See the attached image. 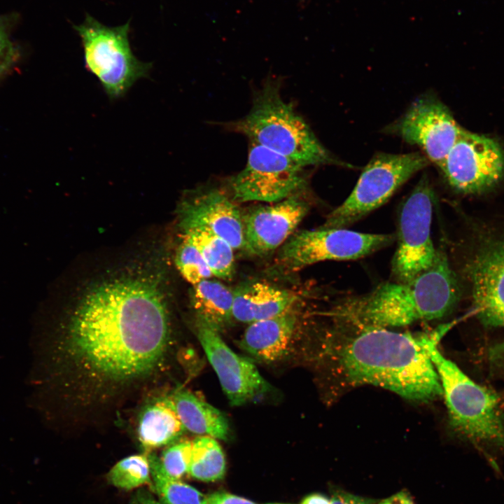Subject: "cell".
I'll return each instance as SVG.
<instances>
[{"instance_id": "obj_1", "label": "cell", "mask_w": 504, "mask_h": 504, "mask_svg": "<svg viewBox=\"0 0 504 504\" xmlns=\"http://www.w3.org/2000/svg\"><path fill=\"white\" fill-rule=\"evenodd\" d=\"M48 377L73 416L94 415L146 386L165 366L168 311L158 286L143 278L94 287L47 342Z\"/></svg>"}, {"instance_id": "obj_2", "label": "cell", "mask_w": 504, "mask_h": 504, "mask_svg": "<svg viewBox=\"0 0 504 504\" xmlns=\"http://www.w3.org/2000/svg\"><path fill=\"white\" fill-rule=\"evenodd\" d=\"M354 330L332 351L337 374L348 386H379L407 400L427 402L442 394L423 335L378 327Z\"/></svg>"}, {"instance_id": "obj_3", "label": "cell", "mask_w": 504, "mask_h": 504, "mask_svg": "<svg viewBox=\"0 0 504 504\" xmlns=\"http://www.w3.org/2000/svg\"><path fill=\"white\" fill-rule=\"evenodd\" d=\"M459 286L446 254L413 279L385 282L363 295L347 298L332 312L343 325L393 328L444 317L458 302Z\"/></svg>"}, {"instance_id": "obj_4", "label": "cell", "mask_w": 504, "mask_h": 504, "mask_svg": "<svg viewBox=\"0 0 504 504\" xmlns=\"http://www.w3.org/2000/svg\"><path fill=\"white\" fill-rule=\"evenodd\" d=\"M227 125L305 168L334 161L293 104L284 100L279 79H267L255 91L248 113Z\"/></svg>"}, {"instance_id": "obj_5", "label": "cell", "mask_w": 504, "mask_h": 504, "mask_svg": "<svg viewBox=\"0 0 504 504\" xmlns=\"http://www.w3.org/2000/svg\"><path fill=\"white\" fill-rule=\"evenodd\" d=\"M450 326L443 325L422 337L440 382L449 423L477 446L504 449V411L498 397L469 378L438 348L439 339Z\"/></svg>"}, {"instance_id": "obj_6", "label": "cell", "mask_w": 504, "mask_h": 504, "mask_svg": "<svg viewBox=\"0 0 504 504\" xmlns=\"http://www.w3.org/2000/svg\"><path fill=\"white\" fill-rule=\"evenodd\" d=\"M74 29L81 40L85 68L111 99L124 96L138 80L148 76L151 64L133 54L129 22L108 27L87 14L83 22Z\"/></svg>"}, {"instance_id": "obj_7", "label": "cell", "mask_w": 504, "mask_h": 504, "mask_svg": "<svg viewBox=\"0 0 504 504\" xmlns=\"http://www.w3.org/2000/svg\"><path fill=\"white\" fill-rule=\"evenodd\" d=\"M421 153H379L365 167L344 202L327 216L321 228H346L384 204L415 173L426 167Z\"/></svg>"}, {"instance_id": "obj_8", "label": "cell", "mask_w": 504, "mask_h": 504, "mask_svg": "<svg viewBox=\"0 0 504 504\" xmlns=\"http://www.w3.org/2000/svg\"><path fill=\"white\" fill-rule=\"evenodd\" d=\"M433 200V190L424 174L400 208L398 246L391 263L396 281L413 279L429 269L436 259L438 250L430 235Z\"/></svg>"}, {"instance_id": "obj_9", "label": "cell", "mask_w": 504, "mask_h": 504, "mask_svg": "<svg viewBox=\"0 0 504 504\" xmlns=\"http://www.w3.org/2000/svg\"><path fill=\"white\" fill-rule=\"evenodd\" d=\"M395 239V234L319 227L290 236L282 245L278 260L286 269L297 270L324 260L360 258L390 245Z\"/></svg>"}, {"instance_id": "obj_10", "label": "cell", "mask_w": 504, "mask_h": 504, "mask_svg": "<svg viewBox=\"0 0 504 504\" xmlns=\"http://www.w3.org/2000/svg\"><path fill=\"white\" fill-rule=\"evenodd\" d=\"M305 167L269 148L250 141L245 167L229 181L237 202H276L305 186Z\"/></svg>"}, {"instance_id": "obj_11", "label": "cell", "mask_w": 504, "mask_h": 504, "mask_svg": "<svg viewBox=\"0 0 504 504\" xmlns=\"http://www.w3.org/2000/svg\"><path fill=\"white\" fill-rule=\"evenodd\" d=\"M438 167L455 190L482 192L503 178L504 150L495 139L463 129Z\"/></svg>"}, {"instance_id": "obj_12", "label": "cell", "mask_w": 504, "mask_h": 504, "mask_svg": "<svg viewBox=\"0 0 504 504\" xmlns=\"http://www.w3.org/2000/svg\"><path fill=\"white\" fill-rule=\"evenodd\" d=\"M195 330L197 337L232 405H242L270 391V384L256 366L230 349L219 331L197 318Z\"/></svg>"}, {"instance_id": "obj_13", "label": "cell", "mask_w": 504, "mask_h": 504, "mask_svg": "<svg viewBox=\"0 0 504 504\" xmlns=\"http://www.w3.org/2000/svg\"><path fill=\"white\" fill-rule=\"evenodd\" d=\"M393 130L407 143L421 148L428 160L439 166L463 129L444 104L424 95L412 103Z\"/></svg>"}, {"instance_id": "obj_14", "label": "cell", "mask_w": 504, "mask_h": 504, "mask_svg": "<svg viewBox=\"0 0 504 504\" xmlns=\"http://www.w3.org/2000/svg\"><path fill=\"white\" fill-rule=\"evenodd\" d=\"M308 202L297 194L243 216L244 248L264 255L282 246L308 213Z\"/></svg>"}, {"instance_id": "obj_15", "label": "cell", "mask_w": 504, "mask_h": 504, "mask_svg": "<svg viewBox=\"0 0 504 504\" xmlns=\"http://www.w3.org/2000/svg\"><path fill=\"white\" fill-rule=\"evenodd\" d=\"M233 201L218 188L197 191L180 206L182 230L202 228L223 238L234 249L244 248L243 216Z\"/></svg>"}, {"instance_id": "obj_16", "label": "cell", "mask_w": 504, "mask_h": 504, "mask_svg": "<svg viewBox=\"0 0 504 504\" xmlns=\"http://www.w3.org/2000/svg\"><path fill=\"white\" fill-rule=\"evenodd\" d=\"M468 270L476 314L487 326H504V240L483 245Z\"/></svg>"}, {"instance_id": "obj_17", "label": "cell", "mask_w": 504, "mask_h": 504, "mask_svg": "<svg viewBox=\"0 0 504 504\" xmlns=\"http://www.w3.org/2000/svg\"><path fill=\"white\" fill-rule=\"evenodd\" d=\"M293 307L272 318L249 323L240 347L256 360L272 363L287 354L298 324Z\"/></svg>"}, {"instance_id": "obj_18", "label": "cell", "mask_w": 504, "mask_h": 504, "mask_svg": "<svg viewBox=\"0 0 504 504\" xmlns=\"http://www.w3.org/2000/svg\"><path fill=\"white\" fill-rule=\"evenodd\" d=\"M298 299L290 290L265 283L241 286L233 291V318L249 324L272 318L293 307Z\"/></svg>"}, {"instance_id": "obj_19", "label": "cell", "mask_w": 504, "mask_h": 504, "mask_svg": "<svg viewBox=\"0 0 504 504\" xmlns=\"http://www.w3.org/2000/svg\"><path fill=\"white\" fill-rule=\"evenodd\" d=\"M185 430L170 395L149 400L140 410L136 434L146 453L177 441Z\"/></svg>"}, {"instance_id": "obj_20", "label": "cell", "mask_w": 504, "mask_h": 504, "mask_svg": "<svg viewBox=\"0 0 504 504\" xmlns=\"http://www.w3.org/2000/svg\"><path fill=\"white\" fill-rule=\"evenodd\" d=\"M170 396L186 430L199 435L228 440L230 426L221 411L183 388H178Z\"/></svg>"}, {"instance_id": "obj_21", "label": "cell", "mask_w": 504, "mask_h": 504, "mask_svg": "<svg viewBox=\"0 0 504 504\" xmlns=\"http://www.w3.org/2000/svg\"><path fill=\"white\" fill-rule=\"evenodd\" d=\"M233 290L223 284L208 279L194 285L192 305L199 319L220 332L232 316Z\"/></svg>"}, {"instance_id": "obj_22", "label": "cell", "mask_w": 504, "mask_h": 504, "mask_svg": "<svg viewBox=\"0 0 504 504\" xmlns=\"http://www.w3.org/2000/svg\"><path fill=\"white\" fill-rule=\"evenodd\" d=\"M183 236L198 249L213 276L230 279L234 270V248L223 238L202 228L184 230Z\"/></svg>"}, {"instance_id": "obj_23", "label": "cell", "mask_w": 504, "mask_h": 504, "mask_svg": "<svg viewBox=\"0 0 504 504\" xmlns=\"http://www.w3.org/2000/svg\"><path fill=\"white\" fill-rule=\"evenodd\" d=\"M225 467L224 453L214 438L200 435L192 441L190 475L201 481L214 482L223 477Z\"/></svg>"}, {"instance_id": "obj_24", "label": "cell", "mask_w": 504, "mask_h": 504, "mask_svg": "<svg viewBox=\"0 0 504 504\" xmlns=\"http://www.w3.org/2000/svg\"><path fill=\"white\" fill-rule=\"evenodd\" d=\"M151 475V488L164 504H206V496L179 479L172 478L163 470L160 459L147 453Z\"/></svg>"}, {"instance_id": "obj_25", "label": "cell", "mask_w": 504, "mask_h": 504, "mask_svg": "<svg viewBox=\"0 0 504 504\" xmlns=\"http://www.w3.org/2000/svg\"><path fill=\"white\" fill-rule=\"evenodd\" d=\"M107 480L114 486L126 491L144 485L151 486L147 453L131 455L119 461L108 472Z\"/></svg>"}, {"instance_id": "obj_26", "label": "cell", "mask_w": 504, "mask_h": 504, "mask_svg": "<svg viewBox=\"0 0 504 504\" xmlns=\"http://www.w3.org/2000/svg\"><path fill=\"white\" fill-rule=\"evenodd\" d=\"M176 264L186 280L193 285L213 276L198 249L184 236L176 251Z\"/></svg>"}, {"instance_id": "obj_27", "label": "cell", "mask_w": 504, "mask_h": 504, "mask_svg": "<svg viewBox=\"0 0 504 504\" xmlns=\"http://www.w3.org/2000/svg\"><path fill=\"white\" fill-rule=\"evenodd\" d=\"M191 451L192 441L188 440H177L169 444L159 458L164 472L176 479L188 473Z\"/></svg>"}, {"instance_id": "obj_28", "label": "cell", "mask_w": 504, "mask_h": 504, "mask_svg": "<svg viewBox=\"0 0 504 504\" xmlns=\"http://www.w3.org/2000/svg\"><path fill=\"white\" fill-rule=\"evenodd\" d=\"M15 22L16 16L0 15V65L13 64L18 55V48L10 38L11 29Z\"/></svg>"}, {"instance_id": "obj_29", "label": "cell", "mask_w": 504, "mask_h": 504, "mask_svg": "<svg viewBox=\"0 0 504 504\" xmlns=\"http://www.w3.org/2000/svg\"><path fill=\"white\" fill-rule=\"evenodd\" d=\"M206 504H255L244 498L225 492H214L206 496Z\"/></svg>"}, {"instance_id": "obj_30", "label": "cell", "mask_w": 504, "mask_h": 504, "mask_svg": "<svg viewBox=\"0 0 504 504\" xmlns=\"http://www.w3.org/2000/svg\"><path fill=\"white\" fill-rule=\"evenodd\" d=\"M373 503L371 499L343 491L335 493L330 499V504H373Z\"/></svg>"}, {"instance_id": "obj_31", "label": "cell", "mask_w": 504, "mask_h": 504, "mask_svg": "<svg viewBox=\"0 0 504 504\" xmlns=\"http://www.w3.org/2000/svg\"><path fill=\"white\" fill-rule=\"evenodd\" d=\"M130 504H162L145 489L137 490L131 497Z\"/></svg>"}, {"instance_id": "obj_32", "label": "cell", "mask_w": 504, "mask_h": 504, "mask_svg": "<svg viewBox=\"0 0 504 504\" xmlns=\"http://www.w3.org/2000/svg\"><path fill=\"white\" fill-rule=\"evenodd\" d=\"M379 504H414L410 495L404 491L396 493L384 500Z\"/></svg>"}, {"instance_id": "obj_33", "label": "cell", "mask_w": 504, "mask_h": 504, "mask_svg": "<svg viewBox=\"0 0 504 504\" xmlns=\"http://www.w3.org/2000/svg\"><path fill=\"white\" fill-rule=\"evenodd\" d=\"M301 504H330V500L321 494L314 493L307 496Z\"/></svg>"}, {"instance_id": "obj_34", "label": "cell", "mask_w": 504, "mask_h": 504, "mask_svg": "<svg viewBox=\"0 0 504 504\" xmlns=\"http://www.w3.org/2000/svg\"><path fill=\"white\" fill-rule=\"evenodd\" d=\"M12 65L13 64H8L0 65V78H1L2 76L8 71Z\"/></svg>"}, {"instance_id": "obj_35", "label": "cell", "mask_w": 504, "mask_h": 504, "mask_svg": "<svg viewBox=\"0 0 504 504\" xmlns=\"http://www.w3.org/2000/svg\"><path fill=\"white\" fill-rule=\"evenodd\" d=\"M276 504H279V503H276Z\"/></svg>"}]
</instances>
